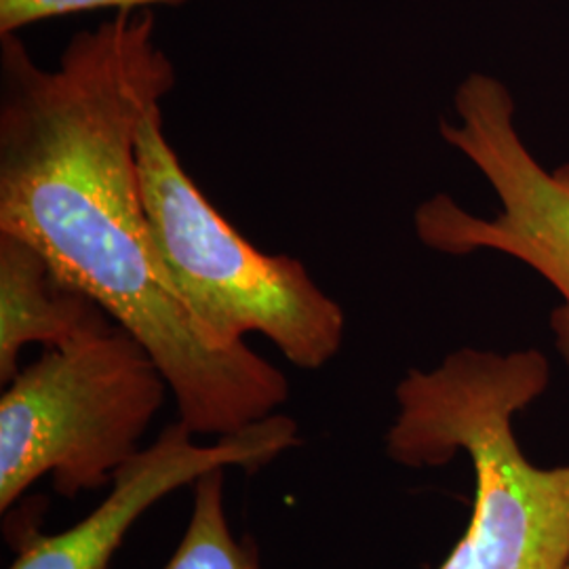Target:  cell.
Masks as SVG:
<instances>
[{
	"label": "cell",
	"instance_id": "cell-8",
	"mask_svg": "<svg viewBox=\"0 0 569 569\" xmlns=\"http://www.w3.org/2000/svg\"><path fill=\"white\" fill-rule=\"evenodd\" d=\"M224 477L226 470H213L192 486L188 526L163 569H262L256 542L232 531Z\"/></svg>",
	"mask_w": 569,
	"mask_h": 569
},
{
	"label": "cell",
	"instance_id": "cell-5",
	"mask_svg": "<svg viewBox=\"0 0 569 569\" xmlns=\"http://www.w3.org/2000/svg\"><path fill=\"white\" fill-rule=\"evenodd\" d=\"M453 106L456 122H441V136L481 171L500 209L479 218L437 194L418 207L416 234L441 253L498 251L538 272L561 298L550 327L569 367V163L549 171L533 157L505 82L470 74L456 89Z\"/></svg>",
	"mask_w": 569,
	"mask_h": 569
},
{
	"label": "cell",
	"instance_id": "cell-7",
	"mask_svg": "<svg viewBox=\"0 0 569 569\" xmlns=\"http://www.w3.org/2000/svg\"><path fill=\"white\" fill-rule=\"evenodd\" d=\"M114 326L84 291L66 283L34 244L0 232V385L20 371L26 346L61 348Z\"/></svg>",
	"mask_w": 569,
	"mask_h": 569
},
{
	"label": "cell",
	"instance_id": "cell-2",
	"mask_svg": "<svg viewBox=\"0 0 569 569\" xmlns=\"http://www.w3.org/2000/svg\"><path fill=\"white\" fill-rule=\"evenodd\" d=\"M549 359L536 350L458 348L397 385L387 456L406 468H441L458 453L472 467V515L437 569H566L569 465H531L512 418L547 392Z\"/></svg>",
	"mask_w": 569,
	"mask_h": 569
},
{
	"label": "cell",
	"instance_id": "cell-3",
	"mask_svg": "<svg viewBox=\"0 0 569 569\" xmlns=\"http://www.w3.org/2000/svg\"><path fill=\"white\" fill-rule=\"evenodd\" d=\"M138 171L164 270L216 345L234 348L260 333L291 366L308 371L340 352L342 306L298 258L262 253L226 222L167 142L163 110L138 133Z\"/></svg>",
	"mask_w": 569,
	"mask_h": 569
},
{
	"label": "cell",
	"instance_id": "cell-6",
	"mask_svg": "<svg viewBox=\"0 0 569 569\" xmlns=\"http://www.w3.org/2000/svg\"><path fill=\"white\" fill-rule=\"evenodd\" d=\"M176 420L114 475L102 502L58 533L21 529L9 569H110L127 533L169 493L192 488L203 475L226 468L256 472L300 446V427L287 413H272L213 443Z\"/></svg>",
	"mask_w": 569,
	"mask_h": 569
},
{
	"label": "cell",
	"instance_id": "cell-9",
	"mask_svg": "<svg viewBox=\"0 0 569 569\" xmlns=\"http://www.w3.org/2000/svg\"><path fill=\"white\" fill-rule=\"evenodd\" d=\"M186 0H0V37L18 34L39 21L100 9L140 11L152 4H182Z\"/></svg>",
	"mask_w": 569,
	"mask_h": 569
},
{
	"label": "cell",
	"instance_id": "cell-10",
	"mask_svg": "<svg viewBox=\"0 0 569 569\" xmlns=\"http://www.w3.org/2000/svg\"><path fill=\"white\" fill-rule=\"evenodd\" d=\"M566 569H569V563H568V566H566Z\"/></svg>",
	"mask_w": 569,
	"mask_h": 569
},
{
	"label": "cell",
	"instance_id": "cell-1",
	"mask_svg": "<svg viewBox=\"0 0 569 569\" xmlns=\"http://www.w3.org/2000/svg\"><path fill=\"white\" fill-rule=\"evenodd\" d=\"M154 32L150 9L117 11L53 70L0 37V232L102 306L161 369L178 420L220 439L277 413L289 382L249 346L207 336L152 239L138 133L178 82Z\"/></svg>",
	"mask_w": 569,
	"mask_h": 569
},
{
	"label": "cell",
	"instance_id": "cell-4",
	"mask_svg": "<svg viewBox=\"0 0 569 569\" xmlns=\"http://www.w3.org/2000/svg\"><path fill=\"white\" fill-rule=\"evenodd\" d=\"M167 392L154 359L117 323L47 348L0 397V510L42 477L66 498L110 486L142 449Z\"/></svg>",
	"mask_w": 569,
	"mask_h": 569
}]
</instances>
